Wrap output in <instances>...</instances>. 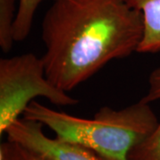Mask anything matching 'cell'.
Returning <instances> with one entry per match:
<instances>
[{
  "instance_id": "obj_1",
  "label": "cell",
  "mask_w": 160,
  "mask_h": 160,
  "mask_svg": "<svg viewBox=\"0 0 160 160\" xmlns=\"http://www.w3.org/2000/svg\"><path fill=\"white\" fill-rule=\"evenodd\" d=\"M142 35V15L126 0H54L42 22L46 77L72 91L137 52Z\"/></svg>"
},
{
  "instance_id": "obj_2",
  "label": "cell",
  "mask_w": 160,
  "mask_h": 160,
  "mask_svg": "<svg viewBox=\"0 0 160 160\" xmlns=\"http://www.w3.org/2000/svg\"><path fill=\"white\" fill-rule=\"evenodd\" d=\"M23 118L54 132L56 138L92 150L103 160H129V153L147 138L158 120L149 103L140 102L120 109L102 107L91 119L50 109L33 101Z\"/></svg>"
},
{
  "instance_id": "obj_3",
  "label": "cell",
  "mask_w": 160,
  "mask_h": 160,
  "mask_svg": "<svg viewBox=\"0 0 160 160\" xmlns=\"http://www.w3.org/2000/svg\"><path fill=\"white\" fill-rule=\"evenodd\" d=\"M36 97L47 99L57 106H72L78 100L58 88L47 78L43 58L27 52L0 60V134Z\"/></svg>"
},
{
  "instance_id": "obj_4",
  "label": "cell",
  "mask_w": 160,
  "mask_h": 160,
  "mask_svg": "<svg viewBox=\"0 0 160 160\" xmlns=\"http://www.w3.org/2000/svg\"><path fill=\"white\" fill-rule=\"evenodd\" d=\"M43 126L35 120L18 118L7 129V140L21 144L47 160H103L79 144L47 137Z\"/></svg>"
},
{
  "instance_id": "obj_5",
  "label": "cell",
  "mask_w": 160,
  "mask_h": 160,
  "mask_svg": "<svg viewBox=\"0 0 160 160\" xmlns=\"http://www.w3.org/2000/svg\"><path fill=\"white\" fill-rule=\"evenodd\" d=\"M142 15L143 35L138 52H160V0H126Z\"/></svg>"
},
{
  "instance_id": "obj_6",
  "label": "cell",
  "mask_w": 160,
  "mask_h": 160,
  "mask_svg": "<svg viewBox=\"0 0 160 160\" xmlns=\"http://www.w3.org/2000/svg\"><path fill=\"white\" fill-rule=\"evenodd\" d=\"M15 0H0V47L8 52L14 40Z\"/></svg>"
},
{
  "instance_id": "obj_7",
  "label": "cell",
  "mask_w": 160,
  "mask_h": 160,
  "mask_svg": "<svg viewBox=\"0 0 160 160\" xmlns=\"http://www.w3.org/2000/svg\"><path fill=\"white\" fill-rule=\"evenodd\" d=\"M43 0H19L14 22V40L27 38L32 28L36 11Z\"/></svg>"
},
{
  "instance_id": "obj_8",
  "label": "cell",
  "mask_w": 160,
  "mask_h": 160,
  "mask_svg": "<svg viewBox=\"0 0 160 160\" xmlns=\"http://www.w3.org/2000/svg\"><path fill=\"white\" fill-rule=\"evenodd\" d=\"M129 160H160V120L149 136L130 151Z\"/></svg>"
},
{
  "instance_id": "obj_9",
  "label": "cell",
  "mask_w": 160,
  "mask_h": 160,
  "mask_svg": "<svg viewBox=\"0 0 160 160\" xmlns=\"http://www.w3.org/2000/svg\"><path fill=\"white\" fill-rule=\"evenodd\" d=\"M0 160H47L17 142L7 140L0 145Z\"/></svg>"
},
{
  "instance_id": "obj_10",
  "label": "cell",
  "mask_w": 160,
  "mask_h": 160,
  "mask_svg": "<svg viewBox=\"0 0 160 160\" xmlns=\"http://www.w3.org/2000/svg\"><path fill=\"white\" fill-rule=\"evenodd\" d=\"M142 100L148 103L160 100V67L151 72L149 78V91Z\"/></svg>"
}]
</instances>
